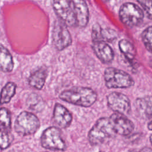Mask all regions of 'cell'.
I'll list each match as a JSON object with an SVG mask.
<instances>
[{
	"instance_id": "6da1fadb",
	"label": "cell",
	"mask_w": 152,
	"mask_h": 152,
	"mask_svg": "<svg viewBox=\"0 0 152 152\" xmlns=\"http://www.w3.org/2000/svg\"><path fill=\"white\" fill-rule=\"evenodd\" d=\"M59 98L69 103L89 107L96 101L97 94L90 88L75 87L62 91L59 94Z\"/></svg>"
},
{
	"instance_id": "7a4b0ae2",
	"label": "cell",
	"mask_w": 152,
	"mask_h": 152,
	"mask_svg": "<svg viewBox=\"0 0 152 152\" xmlns=\"http://www.w3.org/2000/svg\"><path fill=\"white\" fill-rule=\"evenodd\" d=\"M104 80L108 88H125L134 85V81L129 74L113 67L104 70Z\"/></svg>"
},
{
	"instance_id": "3957f363",
	"label": "cell",
	"mask_w": 152,
	"mask_h": 152,
	"mask_svg": "<svg viewBox=\"0 0 152 152\" xmlns=\"http://www.w3.org/2000/svg\"><path fill=\"white\" fill-rule=\"evenodd\" d=\"M115 135L109 118L99 119L91 129L88 135V138L91 145H99L103 143L106 140Z\"/></svg>"
},
{
	"instance_id": "277c9868",
	"label": "cell",
	"mask_w": 152,
	"mask_h": 152,
	"mask_svg": "<svg viewBox=\"0 0 152 152\" xmlns=\"http://www.w3.org/2000/svg\"><path fill=\"white\" fill-rule=\"evenodd\" d=\"M51 4L59 20L66 26L77 27V21L72 0H51Z\"/></svg>"
},
{
	"instance_id": "5b68a950",
	"label": "cell",
	"mask_w": 152,
	"mask_h": 152,
	"mask_svg": "<svg viewBox=\"0 0 152 152\" xmlns=\"http://www.w3.org/2000/svg\"><path fill=\"white\" fill-rule=\"evenodd\" d=\"M40 127V121L33 113L24 111L17 117L14 129L15 132L21 135L26 136L34 134Z\"/></svg>"
},
{
	"instance_id": "8992f818",
	"label": "cell",
	"mask_w": 152,
	"mask_h": 152,
	"mask_svg": "<svg viewBox=\"0 0 152 152\" xmlns=\"http://www.w3.org/2000/svg\"><path fill=\"white\" fill-rule=\"evenodd\" d=\"M119 17L123 24L128 27H133L142 23L144 18V12L135 4L126 2L120 7Z\"/></svg>"
},
{
	"instance_id": "52a82bcc",
	"label": "cell",
	"mask_w": 152,
	"mask_h": 152,
	"mask_svg": "<svg viewBox=\"0 0 152 152\" xmlns=\"http://www.w3.org/2000/svg\"><path fill=\"white\" fill-rule=\"evenodd\" d=\"M41 145L46 149L52 150L64 151L66 145L64 141L61 130L55 126L46 128L41 135Z\"/></svg>"
},
{
	"instance_id": "ba28073f",
	"label": "cell",
	"mask_w": 152,
	"mask_h": 152,
	"mask_svg": "<svg viewBox=\"0 0 152 152\" xmlns=\"http://www.w3.org/2000/svg\"><path fill=\"white\" fill-rule=\"evenodd\" d=\"M52 42L58 50H62L72 43L71 34L66 26L60 20L54 22L52 29Z\"/></svg>"
},
{
	"instance_id": "9c48e42d",
	"label": "cell",
	"mask_w": 152,
	"mask_h": 152,
	"mask_svg": "<svg viewBox=\"0 0 152 152\" xmlns=\"http://www.w3.org/2000/svg\"><path fill=\"white\" fill-rule=\"evenodd\" d=\"M109 108L115 113L124 115H129L131 111V102L129 98L121 93L112 92L107 97Z\"/></svg>"
},
{
	"instance_id": "30bf717a",
	"label": "cell",
	"mask_w": 152,
	"mask_h": 152,
	"mask_svg": "<svg viewBox=\"0 0 152 152\" xmlns=\"http://www.w3.org/2000/svg\"><path fill=\"white\" fill-rule=\"evenodd\" d=\"M109 119L115 134L127 136L134 130V125L133 122L125 115L114 113Z\"/></svg>"
},
{
	"instance_id": "8fae6325",
	"label": "cell",
	"mask_w": 152,
	"mask_h": 152,
	"mask_svg": "<svg viewBox=\"0 0 152 152\" xmlns=\"http://www.w3.org/2000/svg\"><path fill=\"white\" fill-rule=\"evenodd\" d=\"M92 49L99 59L104 64L110 63L114 58L112 48L104 41L93 42Z\"/></svg>"
},
{
	"instance_id": "7c38bea8",
	"label": "cell",
	"mask_w": 152,
	"mask_h": 152,
	"mask_svg": "<svg viewBox=\"0 0 152 152\" xmlns=\"http://www.w3.org/2000/svg\"><path fill=\"white\" fill-rule=\"evenodd\" d=\"M52 119L59 128H66L71 125L72 117L71 112L65 106L56 103L54 107Z\"/></svg>"
},
{
	"instance_id": "4fadbf2b",
	"label": "cell",
	"mask_w": 152,
	"mask_h": 152,
	"mask_svg": "<svg viewBox=\"0 0 152 152\" xmlns=\"http://www.w3.org/2000/svg\"><path fill=\"white\" fill-rule=\"evenodd\" d=\"M77 21V27H85L89 21V11L84 0H72Z\"/></svg>"
},
{
	"instance_id": "5bb4252c",
	"label": "cell",
	"mask_w": 152,
	"mask_h": 152,
	"mask_svg": "<svg viewBox=\"0 0 152 152\" xmlns=\"http://www.w3.org/2000/svg\"><path fill=\"white\" fill-rule=\"evenodd\" d=\"M48 74L46 69L39 68L32 73L28 79L29 85L37 90H41L45 83Z\"/></svg>"
},
{
	"instance_id": "9a60e30c",
	"label": "cell",
	"mask_w": 152,
	"mask_h": 152,
	"mask_svg": "<svg viewBox=\"0 0 152 152\" xmlns=\"http://www.w3.org/2000/svg\"><path fill=\"white\" fill-rule=\"evenodd\" d=\"M14 66L12 57L4 46L0 45V71L5 72H10Z\"/></svg>"
},
{
	"instance_id": "2e32d148",
	"label": "cell",
	"mask_w": 152,
	"mask_h": 152,
	"mask_svg": "<svg viewBox=\"0 0 152 152\" xmlns=\"http://www.w3.org/2000/svg\"><path fill=\"white\" fill-rule=\"evenodd\" d=\"M136 107L139 113L142 117L151 120L152 114L151 96L137 99L136 100Z\"/></svg>"
},
{
	"instance_id": "e0dca14e",
	"label": "cell",
	"mask_w": 152,
	"mask_h": 152,
	"mask_svg": "<svg viewBox=\"0 0 152 152\" xmlns=\"http://www.w3.org/2000/svg\"><path fill=\"white\" fill-rule=\"evenodd\" d=\"M28 108L35 112H41L45 107V103L43 99L36 93L30 94L26 101Z\"/></svg>"
},
{
	"instance_id": "ac0fdd59",
	"label": "cell",
	"mask_w": 152,
	"mask_h": 152,
	"mask_svg": "<svg viewBox=\"0 0 152 152\" xmlns=\"http://www.w3.org/2000/svg\"><path fill=\"white\" fill-rule=\"evenodd\" d=\"M119 48L128 60L131 61L134 59L136 55V50L131 42L126 39H122L119 42Z\"/></svg>"
},
{
	"instance_id": "d6986e66",
	"label": "cell",
	"mask_w": 152,
	"mask_h": 152,
	"mask_svg": "<svg viewBox=\"0 0 152 152\" xmlns=\"http://www.w3.org/2000/svg\"><path fill=\"white\" fill-rule=\"evenodd\" d=\"M16 85L12 82L8 83L2 89L0 94V103H8L15 93Z\"/></svg>"
},
{
	"instance_id": "ffe728a7",
	"label": "cell",
	"mask_w": 152,
	"mask_h": 152,
	"mask_svg": "<svg viewBox=\"0 0 152 152\" xmlns=\"http://www.w3.org/2000/svg\"><path fill=\"white\" fill-rule=\"evenodd\" d=\"M11 114L5 107L0 109V129L11 132Z\"/></svg>"
},
{
	"instance_id": "44dd1931",
	"label": "cell",
	"mask_w": 152,
	"mask_h": 152,
	"mask_svg": "<svg viewBox=\"0 0 152 152\" xmlns=\"http://www.w3.org/2000/svg\"><path fill=\"white\" fill-rule=\"evenodd\" d=\"M151 33L152 27L150 26L146 28L141 34L142 42L146 49L150 53L151 52Z\"/></svg>"
},
{
	"instance_id": "7402d4cb",
	"label": "cell",
	"mask_w": 152,
	"mask_h": 152,
	"mask_svg": "<svg viewBox=\"0 0 152 152\" xmlns=\"http://www.w3.org/2000/svg\"><path fill=\"white\" fill-rule=\"evenodd\" d=\"M12 141V135L11 132L0 129V148H8Z\"/></svg>"
},
{
	"instance_id": "603a6c76",
	"label": "cell",
	"mask_w": 152,
	"mask_h": 152,
	"mask_svg": "<svg viewBox=\"0 0 152 152\" xmlns=\"http://www.w3.org/2000/svg\"><path fill=\"white\" fill-rule=\"evenodd\" d=\"M102 41L112 42L114 41L117 37V34L116 31L111 28H102L101 31Z\"/></svg>"
},
{
	"instance_id": "cb8c5ba5",
	"label": "cell",
	"mask_w": 152,
	"mask_h": 152,
	"mask_svg": "<svg viewBox=\"0 0 152 152\" xmlns=\"http://www.w3.org/2000/svg\"><path fill=\"white\" fill-rule=\"evenodd\" d=\"M142 7L147 17L151 19V0H136Z\"/></svg>"
},
{
	"instance_id": "d4e9b609",
	"label": "cell",
	"mask_w": 152,
	"mask_h": 152,
	"mask_svg": "<svg viewBox=\"0 0 152 152\" xmlns=\"http://www.w3.org/2000/svg\"><path fill=\"white\" fill-rule=\"evenodd\" d=\"M101 31H102V28L100 25H99L98 24H95L93 25L92 27V31H91V37H92L93 42L102 41Z\"/></svg>"
},
{
	"instance_id": "484cf974",
	"label": "cell",
	"mask_w": 152,
	"mask_h": 152,
	"mask_svg": "<svg viewBox=\"0 0 152 152\" xmlns=\"http://www.w3.org/2000/svg\"><path fill=\"white\" fill-rule=\"evenodd\" d=\"M140 152H152V150H151V148H150V147H144L143 148H142Z\"/></svg>"
},
{
	"instance_id": "4316f807",
	"label": "cell",
	"mask_w": 152,
	"mask_h": 152,
	"mask_svg": "<svg viewBox=\"0 0 152 152\" xmlns=\"http://www.w3.org/2000/svg\"><path fill=\"white\" fill-rule=\"evenodd\" d=\"M148 128L149 130H151V120H150L149 122L148 123Z\"/></svg>"
},
{
	"instance_id": "83f0119b",
	"label": "cell",
	"mask_w": 152,
	"mask_h": 152,
	"mask_svg": "<svg viewBox=\"0 0 152 152\" xmlns=\"http://www.w3.org/2000/svg\"><path fill=\"white\" fill-rule=\"evenodd\" d=\"M100 152H102V151H100Z\"/></svg>"
}]
</instances>
